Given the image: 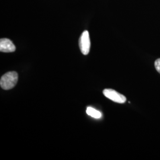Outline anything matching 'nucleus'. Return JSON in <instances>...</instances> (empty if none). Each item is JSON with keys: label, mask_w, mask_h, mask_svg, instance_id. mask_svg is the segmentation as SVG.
Instances as JSON below:
<instances>
[{"label": "nucleus", "mask_w": 160, "mask_h": 160, "mask_svg": "<svg viewBox=\"0 0 160 160\" xmlns=\"http://www.w3.org/2000/svg\"><path fill=\"white\" fill-rule=\"evenodd\" d=\"M18 74L15 71H11L2 76L0 80V86L4 90H10L17 84Z\"/></svg>", "instance_id": "1"}, {"label": "nucleus", "mask_w": 160, "mask_h": 160, "mask_svg": "<svg viewBox=\"0 0 160 160\" xmlns=\"http://www.w3.org/2000/svg\"><path fill=\"white\" fill-rule=\"evenodd\" d=\"M79 46L80 50L82 53L84 55L88 54L90 49V39L89 36V33L87 30H85L82 32L79 40Z\"/></svg>", "instance_id": "2"}, {"label": "nucleus", "mask_w": 160, "mask_h": 160, "mask_svg": "<svg viewBox=\"0 0 160 160\" xmlns=\"http://www.w3.org/2000/svg\"><path fill=\"white\" fill-rule=\"evenodd\" d=\"M103 94L114 102L124 103L126 102V98L123 95L112 89H105L103 90Z\"/></svg>", "instance_id": "3"}, {"label": "nucleus", "mask_w": 160, "mask_h": 160, "mask_svg": "<svg viewBox=\"0 0 160 160\" xmlns=\"http://www.w3.org/2000/svg\"><path fill=\"white\" fill-rule=\"evenodd\" d=\"M16 51V46L13 44L12 41L7 39L3 38L0 40V51L2 52H13Z\"/></svg>", "instance_id": "4"}, {"label": "nucleus", "mask_w": 160, "mask_h": 160, "mask_svg": "<svg viewBox=\"0 0 160 160\" xmlns=\"http://www.w3.org/2000/svg\"><path fill=\"white\" fill-rule=\"evenodd\" d=\"M86 112L88 115L92 116L95 119H100L102 116V114L101 113V112H100L99 111H98L97 110L91 108V107L87 108Z\"/></svg>", "instance_id": "5"}, {"label": "nucleus", "mask_w": 160, "mask_h": 160, "mask_svg": "<svg viewBox=\"0 0 160 160\" xmlns=\"http://www.w3.org/2000/svg\"><path fill=\"white\" fill-rule=\"evenodd\" d=\"M154 65L156 70L160 74V58L157 59L155 61Z\"/></svg>", "instance_id": "6"}]
</instances>
